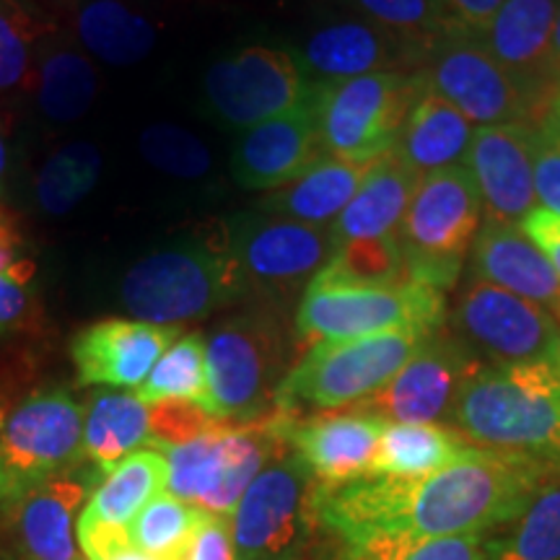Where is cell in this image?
<instances>
[{
    "label": "cell",
    "mask_w": 560,
    "mask_h": 560,
    "mask_svg": "<svg viewBox=\"0 0 560 560\" xmlns=\"http://www.w3.org/2000/svg\"><path fill=\"white\" fill-rule=\"evenodd\" d=\"M0 276L21 285H32L37 276V262L26 252V242L19 234L16 221L3 208H0Z\"/></svg>",
    "instance_id": "ee69618b"
},
{
    "label": "cell",
    "mask_w": 560,
    "mask_h": 560,
    "mask_svg": "<svg viewBox=\"0 0 560 560\" xmlns=\"http://www.w3.org/2000/svg\"><path fill=\"white\" fill-rule=\"evenodd\" d=\"M100 480L102 472L81 462L5 511L16 560H81L79 520Z\"/></svg>",
    "instance_id": "e0dca14e"
},
{
    "label": "cell",
    "mask_w": 560,
    "mask_h": 560,
    "mask_svg": "<svg viewBox=\"0 0 560 560\" xmlns=\"http://www.w3.org/2000/svg\"><path fill=\"white\" fill-rule=\"evenodd\" d=\"M317 89L301 107L242 132L231 156L236 185L255 192L280 190L327 156L322 145Z\"/></svg>",
    "instance_id": "ac0fdd59"
},
{
    "label": "cell",
    "mask_w": 560,
    "mask_h": 560,
    "mask_svg": "<svg viewBox=\"0 0 560 560\" xmlns=\"http://www.w3.org/2000/svg\"><path fill=\"white\" fill-rule=\"evenodd\" d=\"M104 560H161V558L149 556V552H140V550L132 548V545H128V548L117 550L115 556H109V558H104Z\"/></svg>",
    "instance_id": "816d5d0a"
},
{
    "label": "cell",
    "mask_w": 560,
    "mask_h": 560,
    "mask_svg": "<svg viewBox=\"0 0 560 560\" xmlns=\"http://www.w3.org/2000/svg\"><path fill=\"white\" fill-rule=\"evenodd\" d=\"M433 332L397 330L355 340H319L293 363L276 392V410L291 418L359 405L376 395Z\"/></svg>",
    "instance_id": "5b68a950"
},
{
    "label": "cell",
    "mask_w": 560,
    "mask_h": 560,
    "mask_svg": "<svg viewBox=\"0 0 560 560\" xmlns=\"http://www.w3.org/2000/svg\"><path fill=\"white\" fill-rule=\"evenodd\" d=\"M317 89L296 55L252 45L208 68L202 91L208 109L226 128L249 130L304 104Z\"/></svg>",
    "instance_id": "5bb4252c"
},
{
    "label": "cell",
    "mask_w": 560,
    "mask_h": 560,
    "mask_svg": "<svg viewBox=\"0 0 560 560\" xmlns=\"http://www.w3.org/2000/svg\"><path fill=\"white\" fill-rule=\"evenodd\" d=\"M37 104L52 122H73L83 117L96 94V70L86 55L62 42L45 39L39 45Z\"/></svg>",
    "instance_id": "1f68e13d"
},
{
    "label": "cell",
    "mask_w": 560,
    "mask_h": 560,
    "mask_svg": "<svg viewBox=\"0 0 560 560\" xmlns=\"http://www.w3.org/2000/svg\"><path fill=\"white\" fill-rule=\"evenodd\" d=\"M202 520H206V511L164 493L140 511L136 522L130 524V545L161 560H182Z\"/></svg>",
    "instance_id": "8d00e7d4"
},
{
    "label": "cell",
    "mask_w": 560,
    "mask_h": 560,
    "mask_svg": "<svg viewBox=\"0 0 560 560\" xmlns=\"http://www.w3.org/2000/svg\"><path fill=\"white\" fill-rule=\"evenodd\" d=\"M215 231L240 268L249 296H260L262 304L270 306L272 301L306 291L338 252L330 229L262 210L231 215Z\"/></svg>",
    "instance_id": "30bf717a"
},
{
    "label": "cell",
    "mask_w": 560,
    "mask_h": 560,
    "mask_svg": "<svg viewBox=\"0 0 560 560\" xmlns=\"http://www.w3.org/2000/svg\"><path fill=\"white\" fill-rule=\"evenodd\" d=\"M120 299L132 319L179 327L249 299V293L219 231L213 229L202 240L138 260L125 272Z\"/></svg>",
    "instance_id": "3957f363"
},
{
    "label": "cell",
    "mask_w": 560,
    "mask_h": 560,
    "mask_svg": "<svg viewBox=\"0 0 560 560\" xmlns=\"http://www.w3.org/2000/svg\"><path fill=\"white\" fill-rule=\"evenodd\" d=\"M480 359L450 330L429 335L408 363L376 395L350 408L369 412L387 423H444L450 425L454 402Z\"/></svg>",
    "instance_id": "2e32d148"
},
{
    "label": "cell",
    "mask_w": 560,
    "mask_h": 560,
    "mask_svg": "<svg viewBox=\"0 0 560 560\" xmlns=\"http://www.w3.org/2000/svg\"><path fill=\"white\" fill-rule=\"evenodd\" d=\"M371 166L374 161H346L327 153L291 185L265 195L257 202V210L310 223V226L330 229L348 208V202L353 200V195L359 192Z\"/></svg>",
    "instance_id": "83f0119b"
},
{
    "label": "cell",
    "mask_w": 560,
    "mask_h": 560,
    "mask_svg": "<svg viewBox=\"0 0 560 560\" xmlns=\"http://www.w3.org/2000/svg\"><path fill=\"white\" fill-rule=\"evenodd\" d=\"M215 418H210L200 405L187 400H164L151 405V446L153 450H172L187 444L206 433Z\"/></svg>",
    "instance_id": "60d3db41"
},
{
    "label": "cell",
    "mask_w": 560,
    "mask_h": 560,
    "mask_svg": "<svg viewBox=\"0 0 560 560\" xmlns=\"http://www.w3.org/2000/svg\"><path fill=\"white\" fill-rule=\"evenodd\" d=\"M520 229L545 252V257H548L552 270L560 278V215L545 208H535L520 223Z\"/></svg>",
    "instance_id": "c3c4849f"
},
{
    "label": "cell",
    "mask_w": 560,
    "mask_h": 560,
    "mask_svg": "<svg viewBox=\"0 0 560 560\" xmlns=\"http://www.w3.org/2000/svg\"><path fill=\"white\" fill-rule=\"evenodd\" d=\"M182 560H236L229 516L206 514Z\"/></svg>",
    "instance_id": "bcb514c9"
},
{
    "label": "cell",
    "mask_w": 560,
    "mask_h": 560,
    "mask_svg": "<svg viewBox=\"0 0 560 560\" xmlns=\"http://www.w3.org/2000/svg\"><path fill=\"white\" fill-rule=\"evenodd\" d=\"M423 89V70H387L319 83L322 145L330 156L346 161L387 156Z\"/></svg>",
    "instance_id": "8fae6325"
},
{
    "label": "cell",
    "mask_w": 560,
    "mask_h": 560,
    "mask_svg": "<svg viewBox=\"0 0 560 560\" xmlns=\"http://www.w3.org/2000/svg\"><path fill=\"white\" fill-rule=\"evenodd\" d=\"M486 545L488 535H482V532H470V535L429 537V540L397 545V548L384 550L380 556L363 560H486Z\"/></svg>",
    "instance_id": "b9f144b4"
},
{
    "label": "cell",
    "mask_w": 560,
    "mask_h": 560,
    "mask_svg": "<svg viewBox=\"0 0 560 560\" xmlns=\"http://www.w3.org/2000/svg\"><path fill=\"white\" fill-rule=\"evenodd\" d=\"M550 73H552V83H556V91H558L560 89V9H558V16H556V30H552Z\"/></svg>",
    "instance_id": "f907efd6"
},
{
    "label": "cell",
    "mask_w": 560,
    "mask_h": 560,
    "mask_svg": "<svg viewBox=\"0 0 560 560\" xmlns=\"http://www.w3.org/2000/svg\"><path fill=\"white\" fill-rule=\"evenodd\" d=\"M537 125H482L475 128L465 166L482 200V219L520 223L537 208L535 195Z\"/></svg>",
    "instance_id": "d6986e66"
},
{
    "label": "cell",
    "mask_w": 560,
    "mask_h": 560,
    "mask_svg": "<svg viewBox=\"0 0 560 560\" xmlns=\"http://www.w3.org/2000/svg\"><path fill=\"white\" fill-rule=\"evenodd\" d=\"M140 156L159 172L177 179H200L210 170V151L195 132L161 122L140 132Z\"/></svg>",
    "instance_id": "ab89813d"
},
{
    "label": "cell",
    "mask_w": 560,
    "mask_h": 560,
    "mask_svg": "<svg viewBox=\"0 0 560 560\" xmlns=\"http://www.w3.org/2000/svg\"><path fill=\"white\" fill-rule=\"evenodd\" d=\"M83 459V408L66 389H42L0 418V514Z\"/></svg>",
    "instance_id": "9c48e42d"
},
{
    "label": "cell",
    "mask_w": 560,
    "mask_h": 560,
    "mask_svg": "<svg viewBox=\"0 0 560 560\" xmlns=\"http://www.w3.org/2000/svg\"><path fill=\"white\" fill-rule=\"evenodd\" d=\"M102 170L100 151L91 143H73L52 153L37 177V200L50 215H62L86 198Z\"/></svg>",
    "instance_id": "f35d334b"
},
{
    "label": "cell",
    "mask_w": 560,
    "mask_h": 560,
    "mask_svg": "<svg viewBox=\"0 0 560 560\" xmlns=\"http://www.w3.org/2000/svg\"><path fill=\"white\" fill-rule=\"evenodd\" d=\"M552 470L535 454L467 446L452 465L418 480L363 475L314 488V520L346 545L348 558L429 537L490 535L514 522Z\"/></svg>",
    "instance_id": "6da1fadb"
},
{
    "label": "cell",
    "mask_w": 560,
    "mask_h": 560,
    "mask_svg": "<svg viewBox=\"0 0 560 560\" xmlns=\"http://www.w3.org/2000/svg\"><path fill=\"white\" fill-rule=\"evenodd\" d=\"M446 293L423 283L376 285L325 283L314 278L301 293L296 335L306 342L355 340L397 330L436 332L444 327Z\"/></svg>",
    "instance_id": "ba28073f"
},
{
    "label": "cell",
    "mask_w": 560,
    "mask_h": 560,
    "mask_svg": "<svg viewBox=\"0 0 560 560\" xmlns=\"http://www.w3.org/2000/svg\"><path fill=\"white\" fill-rule=\"evenodd\" d=\"M210 418L247 423L276 410V392L291 371V338L270 304L221 319L206 338Z\"/></svg>",
    "instance_id": "277c9868"
},
{
    "label": "cell",
    "mask_w": 560,
    "mask_h": 560,
    "mask_svg": "<svg viewBox=\"0 0 560 560\" xmlns=\"http://www.w3.org/2000/svg\"><path fill=\"white\" fill-rule=\"evenodd\" d=\"M480 226L482 200L467 166L425 174L400 234L408 280L441 293L454 289Z\"/></svg>",
    "instance_id": "52a82bcc"
},
{
    "label": "cell",
    "mask_w": 560,
    "mask_h": 560,
    "mask_svg": "<svg viewBox=\"0 0 560 560\" xmlns=\"http://www.w3.org/2000/svg\"><path fill=\"white\" fill-rule=\"evenodd\" d=\"M285 450L278 410L247 423L215 420L202 436L164 450L166 493L206 514L231 516L249 482Z\"/></svg>",
    "instance_id": "8992f818"
},
{
    "label": "cell",
    "mask_w": 560,
    "mask_h": 560,
    "mask_svg": "<svg viewBox=\"0 0 560 560\" xmlns=\"http://www.w3.org/2000/svg\"><path fill=\"white\" fill-rule=\"evenodd\" d=\"M540 128L545 132H550V136L560 138V89L556 91V94H552V100L545 104Z\"/></svg>",
    "instance_id": "681fc988"
},
{
    "label": "cell",
    "mask_w": 560,
    "mask_h": 560,
    "mask_svg": "<svg viewBox=\"0 0 560 560\" xmlns=\"http://www.w3.org/2000/svg\"><path fill=\"white\" fill-rule=\"evenodd\" d=\"M488 535L486 560H560V470L540 482L514 522Z\"/></svg>",
    "instance_id": "d6a6232c"
},
{
    "label": "cell",
    "mask_w": 560,
    "mask_h": 560,
    "mask_svg": "<svg viewBox=\"0 0 560 560\" xmlns=\"http://www.w3.org/2000/svg\"><path fill=\"white\" fill-rule=\"evenodd\" d=\"M450 425L478 450L542 457L560 431V363H482L462 387Z\"/></svg>",
    "instance_id": "7a4b0ae2"
},
{
    "label": "cell",
    "mask_w": 560,
    "mask_h": 560,
    "mask_svg": "<svg viewBox=\"0 0 560 560\" xmlns=\"http://www.w3.org/2000/svg\"><path fill=\"white\" fill-rule=\"evenodd\" d=\"M420 179L395 153L376 159L366 179L332 223L335 244L392 240L402 234V221Z\"/></svg>",
    "instance_id": "d4e9b609"
},
{
    "label": "cell",
    "mask_w": 560,
    "mask_h": 560,
    "mask_svg": "<svg viewBox=\"0 0 560 560\" xmlns=\"http://www.w3.org/2000/svg\"><path fill=\"white\" fill-rule=\"evenodd\" d=\"M348 560H353V558H348Z\"/></svg>",
    "instance_id": "9f6ffc18"
},
{
    "label": "cell",
    "mask_w": 560,
    "mask_h": 560,
    "mask_svg": "<svg viewBox=\"0 0 560 560\" xmlns=\"http://www.w3.org/2000/svg\"><path fill=\"white\" fill-rule=\"evenodd\" d=\"M136 397L145 405L164 400H187L206 408L208 400V361L206 338L198 332L179 335L151 369L149 380L136 389Z\"/></svg>",
    "instance_id": "836d02e7"
},
{
    "label": "cell",
    "mask_w": 560,
    "mask_h": 560,
    "mask_svg": "<svg viewBox=\"0 0 560 560\" xmlns=\"http://www.w3.org/2000/svg\"><path fill=\"white\" fill-rule=\"evenodd\" d=\"M5 416V412H0V418H3Z\"/></svg>",
    "instance_id": "11a10c76"
},
{
    "label": "cell",
    "mask_w": 560,
    "mask_h": 560,
    "mask_svg": "<svg viewBox=\"0 0 560 560\" xmlns=\"http://www.w3.org/2000/svg\"><path fill=\"white\" fill-rule=\"evenodd\" d=\"M535 195L545 210L560 215V138L535 128Z\"/></svg>",
    "instance_id": "7bdbcfd3"
},
{
    "label": "cell",
    "mask_w": 560,
    "mask_h": 560,
    "mask_svg": "<svg viewBox=\"0 0 560 560\" xmlns=\"http://www.w3.org/2000/svg\"><path fill=\"white\" fill-rule=\"evenodd\" d=\"M470 278L542 306L560 325V278L545 252L514 223H482L470 249Z\"/></svg>",
    "instance_id": "cb8c5ba5"
},
{
    "label": "cell",
    "mask_w": 560,
    "mask_h": 560,
    "mask_svg": "<svg viewBox=\"0 0 560 560\" xmlns=\"http://www.w3.org/2000/svg\"><path fill=\"white\" fill-rule=\"evenodd\" d=\"M387 420L355 408L291 418L280 412V429L291 452L310 467L314 480L338 486L371 472Z\"/></svg>",
    "instance_id": "44dd1931"
},
{
    "label": "cell",
    "mask_w": 560,
    "mask_h": 560,
    "mask_svg": "<svg viewBox=\"0 0 560 560\" xmlns=\"http://www.w3.org/2000/svg\"><path fill=\"white\" fill-rule=\"evenodd\" d=\"M542 459H545V462H550L552 467H558V470H560V431L556 433V439L550 441L548 452L542 454Z\"/></svg>",
    "instance_id": "db71d44e"
},
{
    "label": "cell",
    "mask_w": 560,
    "mask_h": 560,
    "mask_svg": "<svg viewBox=\"0 0 560 560\" xmlns=\"http://www.w3.org/2000/svg\"><path fill=\"white\" fill-rule=\"evenodd\" d=\"M472 136L475 125L425 83L392 153L418 177H425L450 166H465Z\"/></svg>",
    "instance_id": "484cf974"
},
{
    "label": "cell",
    "mask_w": 560,
    "mask_h": 560,
    "mask_svg": "<svg viewBox=\"0 0 560 560\" xmlns=\"http://www.w3.org/2000/svg\"><path fill=\"white\" fill-rule=\"evenodd\" d=\"M452 335L495 366L560 363V325L550 312L501 285L470 278L452 314Z\"/></svg>",
    "instance_id": "4fadbf2b"
},
{
    "label": "cell",
    "mask_w": 560,
    "mask_h": 560,
    "mask_svg": "<svg viewBox=\"0 0 560 560\" xmlns=\"http://www.w3.org/2000/svg\"><path fill=\"white\" fill-rule=\"evenodd\" d=\"M467 441L444 423H387L369 475L418 480L452 465Z\"/></svg>",
    "instance_id": "f546056e"
},
{
    "label": "cell",
    "mask_w": 560,
    "mask_h": 560,
    "mask_svg": "<svg viewBox=\"0 0 560 560\" xmlns=\"http://www.w3.org/2000/svg\"><path fill=\"white\" fill-rule=\"evenodd\" d=\"M348 3L361 13L363 21L400 39L416 55L420 68L433 47L446 34H452L436 0H348Z\"/></svg>",
    "instance_id": "e575fe53"
},
{
    "label": "cell",
    "mask_w": 560,
    "mask_h": 560,
    "mask_svg": "<svg viewBox=\"0 0 560 560\" xmlns=\"http://www.w3.org/2000/svg\"><path fill=\"white\" fill-rule=\"evenodd\" d=\"M32 285L13 283V280L0 276V338L3 335L19 332L34 317Z\"/></svg>",
    "instance_id": "7dc6e473"
},
{
    "label": "cell",
    "mask_w": 560,
    "mask_h": 560,
    "mask_svg": "<svg viewBox=\"0 0 560 560\" xmlns=\"http://www.w3.org/2000/svg\"><path fill=\"white\" fill-rule=\"evenodd\" d=\"M166 454L145 446L102 475L79 520V532H128L136 516L166 493Z\"/></svg>",
    "instance_id": "4316f807"
},
{
    "label": "cell",
    "mask_w": 560,
    "mask_h": 560,
    "mask_svg": "<svg viewBox=\"0 0 560 560\" xmlns=\"http://www.w3.org/2000/svg\"><path fill=\"white\" fill-rule=\"evenodd\" d=\"M179 338V327L109 317L75 332L70 359L81 387L132 389L149 380L164 350Z\"/></svg>",
    "instance_id": "ffe728a7"
},
{
    "label": "cell",
    "mask_w": 560,
    "mask_h": 560,
    "mask_svg": "<svg viewBox=\"0 0 560 560\" xmlns=\"http://www.w3.org/2000/svg\"><path fill=\"white\" fill-rule=\"evenodd\" d=\"M75 34L86 50L112 66L143 60L156 42V30L149 16L122 0H86L75 11Z\"/></svg>",
    "instance_id": "4dcf8cb0"
},
{
    "label": "cell",
    "mask_w": 560,
    "mask_h": 560,
    "mask_svg": "<svg viewBox=\"0 0 560 560\" xmlns=\"http://www.w3.org/2000/svg\"><path fill=\"white\" fill-rule=\"evenodd\" d=\"M425 83L454 104L475 128L535 125L537 112L511 81L486 42L472 34H446L423 62Z\"/></svg>",
    "instance_id": "9a60e30c"
},
{
    "label": "cell",
    "mask_w": 560,
    "mask_h": 560,
    "mask_svg": "<svg viewBox=\"0 0 560 560\" xmlns=\"http://www.w3.org/2000/svg\"><path fill=\"white\" fill-rule=\"evenodd\" d=\"M151 446V405L136 392H96L83 410V459L102 475Z\"/></svg>",
    "instance_id": "f1b7e54d"
},
{
    "label": "cell",
    "mask_w": 560,
    "mask_h": 560,
    "mask_svg": "<svg viewBox=\"0 0 560 560\" xmlns=\"http://www.w3.org/2000/svg\"><path fill=\"white\" fill-rule=\"evenodd\" d=\"M317 480L296 452H280L231 511L236 560H304L314 527Z\"/></svg>",
    "instance_id": "7c38bea8"
},
{
    "label": "cell",
    "mask_w": 560,
    "mask_h": 560,
    "mask_svg": "<svg viewBox=\"0 0 560 560\" xmlns=\"http://www.w3.org/2000/svg\"><path fill=\"white\" fill-rule=\"evenodd\" d=\"M558 9L560 0H506L480 37L540 115L556 94L550 47Z\"/></svg>",
    "instance_id": "7402d4cb"
},
{
    "label": "cell",
    "mask_w": 560,
    "mask_h": 560,
    "mask_svg": "<svg viewBox=\"0 0 560 560\" xmlns=\"http://www.w3.org/2000/svg\"><path fill=\"white\" fill-rule=\"evenodd\" d=\"M5 174H9V145H5L3 130H0V198L5 190Z\"/></svg>",
    "instance_id": "f5cc1de1"
},
{
    "label": "cell",
    "mask_w": 560,
    "mask_h": 560,
    "mask_svg": "<svg viewBox=\"0 0 560 560\" xmlns=\"http://www.w3.org/2000/svg\"><path fill=\"white\" fill-rule=\"evenodd\" d=\"M506 0H436L441 16L452 34H472L482 37L490 21Z\"/></svg>",
    "instance_id": "f6af8a7d"
},
{
    "label": "cell",
    "mask_w": 560,
    "mask_h": 560,
    "mask_svg": "<svg viewBox=\"0 0 560 560\" xmlns=\"http://www.w3.org/2000/svg\"><path fill=\"white\" fill-rule=\"evenodd\" d=\"M42 21L30 0H0V94L30 89Z\"/></svg>",
    "instance_id": "74e56055"
},
{
    "label": "cell",
    "mask_w": 560,
    "mask_h": 560,
    "mask_svg": "<svg viewBox=\"0 0 560 560\" xmlns=\"http://www.w3.org/2000/svg\"><path fill=\"white\" fill-rule=\"evenodd\" d=\"M317 280L346 285H376V289L408 283L402 240L392 236V240L340 244L330 265L317 272Z\"/></svg>",
    "instance_id": "d590c367"
},
{
    "label": "cell",
    "mask_w": 560,
    "mask_h": 560,
    "mask_svg": "<svg viewBox=\"0 0 560 560\" xmlns=\"http://www.w3.org/2000/svg\"><path fill=\"white\" fill-rule=\"evenodd\" d=\"M314 83H335L387 70H420L400 39L363 19L327 24L304 42L296 55Z\"/></svg>",
    "instance_id": "603a6c76"
}]
</instances>
